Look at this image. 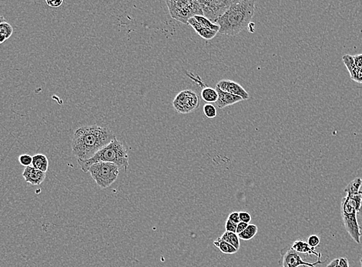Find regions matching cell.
Wrapping results in <instances>:
<instances>
[{
    "instance_id": "obj_2",
    "label": "cell",
    "mask_w": 362,
    "mask_h": 267,
    "mask_svg": "<svg viewBox=\"0 0 362 267\" xmlns=\"http://www.w3.org/2000/svg\"><path fill=\"white\" fill-rule=\"evenodd\" d=\"M254 0H235L228 10L217 19L218 33L221 35L235 36L247 28L254 15Z\"/></svg>"
},
{
    "instance_id": "obj_25",
    "label": "cell",
    "mask_w": 362,
    "mask_h": 267,
    "mask_svg": "<svg viewBox=\"0 0 362 267\" xmlns=\"http://www.w3.org/2000/svg\"><path fill=\"white\" fill-rule=\"evenodd\" d=\"M19 162L22 167H31L33 162V156L28 154H22L19 156Z\"/></svg>"
},
{
    "instance_id": "obj_8",
    "label": "cell",
    "mask_w": 362,
    "mask_h": 267,
    "mask_svg": "<svg viewBox=\"0 0 362 267\" xmlns=\"http://www.w3.org/2000/svg\"><path fill=\"white\" fill-rule=\"evenodd\" d=\"M200 102V97L195 92L185 90L176 95L173 105L177 113L187 114L198 109Z\"/></svg>"
},
{
    "instance_id": "obj_3",
    "label": "cell",
    "mask_w": 362,
    "mask_h": 267,
    "mask_svg": "<svg viewBox=\"0 0 362 267\" xmlns=\"http://www.w3.org/2000/svg\"><path fill=\"white\" fill-rule=\"evenodd\" d=\"M81 170L88 173L89 168L96 163L104 162L114 164L120 170L126 171L129 167L127 149L122 142L114 137L111 143L98 151L96 154L87 161H77Z\"/></svg>"
},
{
    "instance_id": "obj_12",
    "label": "cell",
    "mask_w": 362,
    "mask_h": 267,
    "mask_svg": "<svg viewBox=\"0 0 362 267\" xmlns=\"http://www.w3.org/2000/svg\"><path fill=\"white\" fill-rule=\"evenodd\" d=\"M216 90L218 94V99L215 103L219 109L225 108L243 100L242 98L240 96L222 91L219 87H216Z\"/></svg>"
},
{
    "instance_id": "obj_5",
    "label": "cell",
    "mask_w": 362,
    "mask_h": 267,
    "mask_svg": "<svg viewBox=\"0 0 362 267\" xmlns=\"http://www.w3.org/2000/svg\"><path fill=\"white\" fill-rule=\"evenodd\" d=\"M88 173L101 189H107L117 180L120 169L111 163L99 162L93 164Z\"/></svg>"
},
{
    "instance_id": "obj_37",
    "label": "cell",
    "mask_w": 362,
    "mask_h": 267,
    "mask_svg": "<svg viewBox=\"0 0 362 267\" xmlns=\"http://www.w3.org/2000/svg\"><path fill=\"white\" fill-rule=\"evenodd\" d=\"M7 40V38L4 35L0 33V44H3Z\"/></svg>"
},
{
    "instance_id": "obj_34",
    "label": "cell",
    "mask_w": 362,
    "mask_h": 267,
    "mask_svg": "<svg viewBox=\"0 0 362 267\" xmlns=\"http://www.w3.org/2000/svg\"><path fill=\"white\" fill-rule=\"evenodd\" d=\"M357 222H358L359 226L362 229V200L361 204H360V209H359L358 212L357 214Z\"/></svg>"
},
{
    "instance_id": "obj_9",
    "label": "cell",
    "mask_w": 362,
    "mask_h": 267,
    "mask_svg": "<svg viewBox=\"0 0 362 267\" xmlns=\"http://www.w3.org/2000/svg\"><path fill=\"white\" fill-rule=\"evenodd\" d=\"M280 258L279 265L281 267H316L318 264H323L326 261H321V256L318 257V260L315 262H307L303 260L302 258L296 251L292 248V246H287L280 252Z\"/></svg>"
},
{
    "instance_id": "obj_19",
    "label": "cell",
    "mask_w": 362,
    "mask_h": 267,
    "mask_svg": "<svg viewBox=\"0 0 362 267\" xmlns=\"http://www.w3.org/2000/svg\"><path fill=\"white\" fill-rule=\"evenodd\" d=\"M214 246L219 249L224 254H235L238 251L233 246L229 244L228 243L221 239V238L216 239L214 242Z\"/></svg>"
},
{
    "instance_id": "obj_27",
    "label": "cell",
    "mask_w": 362,
    "mask_h": 267,
    "mask_svg": "<svg viewBox=\"0 0 362 267\" xmlns=\"http://www.w3.org/2000/svg\"><path fill=\"white\" fill-rule=\"evenodd\" d=\"M237 226H238V224H236V223H233V222L230 221L229 220H227L225 225L226 231L236 233Z\"/></svg>"
},
{
    "instance_id": "obj_20",
    "label": "cell",
    "mask_w": 362,
    "mask_h": 267,
    "mask_svg": "<svg viewBox=\"0 0 362 267\" xmlns=\"http://www.w3.org/2000/svg\"><path fill=\"white\" fill-rule=\"evenodd\" d=\"M257 230H258V229H257V226L256 225L248 224L245 230L242 233L238 234V236L239 239H242V241H250L256 236L257 233Z\"/></svg>"
},
{
    "instance_id": "obj_35",
    "label": "cell",
    "mask_w": 362,
    "mask_h": 267,
    "mask_svg": "<svg viewBox=\"0 0 362 267\" xmlns=\"http://www.w3.org/2000/svg\"><path fill=\"white\" fill-rule=\"evenodd\" d=\"M353 81H355V82L359 83V84H362V70H360V69H359L358 72H357L355 78H354Z\"/></svg>"
},
{
    "instance_id": "obj_24",
    "label": "cell",
    "mask_w": 362,
    "mask_h": 267,
    "mask_svg": "<svg viewBox=\"0 0 362 267\" xmlns=\"http://www.w3.org/2000/svg\"><path fill=\"white\" fill-rule=\"evenodd\" d=\"M13 33V29L10 23H8V22L5 21V22L0 24V33L4 35V36L7 38V40H8L9 38L12 36Z\"/></svg>"
},
{
    "instance_id": "obj_21",
    "label": "cell",
    "mask_w": 362,
    "mask_h": 267,
    "mask_svg": "<svg viewBox=\"0 0 362 267\" xmlns=\"http://www.w3.org/2000/svg\"><path fill=\"white\" fill-rule=\"evenodd\" d=\"M221 239L228 243L238 250L241 247V242H240L239 237L237 233H231V232H224V234L221 236Z\"/></svg>"
},
{
    "instance_id": "obj_33",
    "label": "cell",
    "mask_w": 362,
    "mask_h": 267,
    "mask_svg": "<svg viewBox=\"0 0 362 267\" xmlns=\"http://www.w3.org/2000/svg\"><path fill=\"white\" fill-rule=\"evenodd\" d=\"M338 267H349V262L347 258H339V266Z\"/></svg>"
},
{
    "instance_id": "obj_13",
    "label": "cell",
    "mask_w": 362,
    "mask_h": 267,
    "mask_svg": "<svg viewBox=\"0 0 362 267\" xmlns=\"http://www.w3.org/2000/svg\"><path fill=\"white\" fill-rule=\"evenodd\" d=\"M188 25H191L200 37L203 38V39L206 40H212V39L215 37L216 35L217 34V32L202 27L194 17L191 18V19L188 20Z\"/></svg>"
},
{
    "instance_id": "obj_7",
    "label": "cell",
    "mask_w": 362,
    "mask_h": 267,
    "mask_svg": "<svg viewBox=\"0 0 362 267\" xmlns=\"http://www.w3.org/2000/svg\"><path fill=\"white\" fill-rule=\"evenodd\" d=\"M234 1L235 0H199L198 2L201 7L203 16L213 23H215L217 19L228 10Z\"/></svg>"
},
{
    "instance_id": "obj_31",
    "label": "cell",
    "mask_w": 362,
    "mask_h": 267,
    "mask_svg": "<svg viewBox=\"0 0 362 267\" xmlns=\"http://www.w3.org/2000/svg\"><path fill=\"white\" fill-rule=\"evenodd\" d=\"M353 59H354L356 66L358 68V69L362 70V54L354 56Z\"/></svg>"
},
{
    "instance_id": "obj_18",
    "label": "cell",
    "mask_w": 362,
    "mask_h": 267,
    "mask_svg": "<svg viewBox=\"0 0 362 267\" xmlns=\"http://www.w3.org/2000/svg\"><path fill=\"white\" fill-rule=\"evenodd\" d=\"M201 98L204 102L212 104L213 102H216L218 99V94H217V90L211 87H203L201 91Z\"/></svg>"
},
{
    "instance_id": "obj_22",
    "label": "cell",
    "mask_w": 362,
    "mask_h": 267,
    "mask_svg": "<svg viewBox=\"0 0 362 267\" xmlns=\"http://www.w3.org/2000/svg\"><path fill=\"white\" fill-rule=\"evenodd\" d=\"M196 20L200 24L202 27L205 29H208V30H214V31L219 32L220 27L219 25H217V24L213 23L212 22L209 20V19H206L203 16H194Z\"/></svg>"
},
{
    "instance_id": "obj_6",
    "label": "cell",
    "mask_w": 362,
    "mask_h": 267,
    "mask_svg": "<svg viewBox=\"0 0 362 267\" xmlns=\"http://www.w3.org/2000/svg\"><path fill=\"white\" fill-rule=\"evenodd\" d=\"M341 213H342V218L345 230L354 242L360 244L362 233L360 232V228L357 222V211L355 206L351 203L347 197L342 198V203H341Z\"/></svg>"
},
{
    "instance_id": "obj_23",
    "label": "cell",
    "mask_w": 362,
    "mask_h": 267,
    "mask_svg": "<svg viewBox=\"0 0 362 267\" xmlns=\"http://www.w3.org/2000/svg\"><path fill=\"white\" fill-rule=\"evenodd\" d=\"M203 114L205 117L209 119H213L217 117V111L216 107L211 103H206L203 105Z\"/></svg>"
},
{
    "instance_id": "obj_1",
    "label": "cell",
    "mask_w": 362,
    "mask_h": 267,
    "mask_svg": "<svg viewBox=\"0 0 362 267\" xmlns=\"http://www.w3.org/2000/svg\"><path fill=\"white\" fill-rule=\"evenodd\" d=\"M114 137L109 128L97 125L79 128L72 139V154L77 161H87L111 143Z\"/></svg>"
},
{
    "instance_id": "obj_14",
    "label": "cell",
    "mask_w": 362,
    "mask_h": 267,
    "mask_svg": "<svg viewBox=\"0 0 362 267\" xmlns=\"http://www.w3.org/2000/svg\"><path fill=\"white\" fill-rule=\"evenodd\" d=\"M292 248L295 251H296L298 253H304L306 255H315V256H322L321 253H318V252L315 250V248L313 247H311L308 245L307 243L305 241H303V239H298V241H295L294 244H292Z\"/></svg>"
},
{
    "instance_id": "obj_15",
    "label": "cell",
    "mask_w": 362,
    "mask_h": 267,
    "mask_svg": "<svg viewBox=\"0 0 362 267\" xmlns=\"http://www.w3.org/2000/svg\"><path fill=\"white\" fill-rule=\"evenodd\" d=\"M32 167L40 171L46 173L49 168V159L45 155L42 153L36 154L33 156V162H32Z\"/></svg>"
},
{
    "instance_id": "obj_36",
    "label": "cell",
    "mask_w": 362,
    "mask_h": 267,
    "mask_svg": "<svg viewBox=\"0 0 362 267\" xmlns=\"http://www.w3.org/2000/svg\"><path fill=\"white\" fill-rule=\"evenodd\" d=\"M339 259H334L327 265V267H338L339 266Z\"/></svg>"
},
{
    "instance_id": "obj_32",
    "label": "cell",
    "mask_w": 362,
    "mask_h": 267,
    "mask_svg": "<svg viewBox=\"0 0 362 267\" xmlns=\"http://www.w3.org/2000/svg\"><path fill=\"white\" fill-rule=\"evenodd\" d=\"M248 226V223H244V222H240L238 223V226H237V234H240V233H242L246 228Z\"/></svg>"
},
{
    "instance_id": "obj_10",
    "label": "cell",
    "mask_w": 362,
    "mask_h": 267,
    "mask_svg": "<svg viewBox=\"0 0 362 267\" xmlns=\"http://www.w3.org/2000/svg\"><path fill=\"white\" fill-rule=\"evenodd\" d=\"M216 87H219L222 91L226 93H231L242 98L243 100H247L249 99L248 93L241 87L238 83L229 79H222L220 82L217 83Z\"/></svg>"
},
{
    "instance_id": "obj_16",
    "label": "cell",
    "mask_w": 362,
    "mask_h": 267,
    "mask_svg": "<svg viewBox=\"0 0 362 267\" xmlns=\"http://www.w3.org/2000/svg\"><path fill=\"white\" fill-rule=\"evenodd\" d=\"M361 186L362 179L357 177L347 185L344 191L346 193L347 195H357L362 194Z\"/></svg>"
},
{
    "instance_id": "obj_28",
    "label": "cell",
    "mask_w": 362,
    "mask_h": 267,
    "mask_svg": "<svg viewBox=\"0 0 362 267\" xmlns=\"http://www.w3.org/2000/svg\"><path fill=\"white\" fill-rule=\"evenodd\" d=\"M240 221L244 222V223H248L251 221V216L249 212H239Z\"/></svg>"
},
{
    "instance_id": "obj_29",
    "label": "cell",
    "mask_w": 362,
    "mask_h": 267,
    "mask_svg": "<svg viewBox=\"0 0 362 267\" xmlns=\"http://www.w3.org/2000/svg\"><path fill=\"white\" fill-rule=\"evenodd\" d=\"M63 4V0H46V4L53 8H58Z\"/></svg>"
},
{
    "instance_id": "obj_39",
    "label": "cell",
    "mask_w": 362,
    "mask_h": 267,
    "mask_svg": "<svg viewBox=\"0 0 362 267\" xmlns=\"http://www.w3.org/2000/svg\"><path fill=\"white\" fill-rule=\"evenodd\" d=\"M4 22H5V19H4V16H0V24L3 23Z\"/></svg>"
},
{
    "instance_id": "obj_38",
    "label": "cell",
    "mask_w": 362,
    "mask_h": 267,
    "mask_svg": "<svg viewBox=\"0 0 362 267\" xmlns=\"http://www.w3.org/2000/svg\"><path fill=\"white\" fill-rule=\"evenodd\" d=\"M253 26H254V24L252 23V22H250V24H249L248 26H247V29H248L249 31L250 32V33H253Z\"/></svg>"
},
{
    "instance_id": "obj_26",
    "label": "cell",
    "mask_w": 362,
    "mask_h": 267,
    "mask_svg": "<svg viewBox=\"0 0 362 267\" xmlns=\"http://www.w3.org/2000/svg\"><path fill=\"white\" fill-rule=\"evenodd\" d=\"M320 238L319 236H317V235H312V236H309L308 239H307V244L310 246L311 247H318L320 244Z\"/></svg>"
},
{
    "instance_id": "obj_4",
    "label": "cell",
    "mask_w": 362,
    "mask_h": 267,
    "mask_svg": "<svg viewBox=\"0 0 362 267\" xmlns=\"http://www.w3.org/2000/svg\"><path fill=\"white\" fill-rule=\"evenodd\" d=\"M169 13L173 19L184 24L195 16H203L201 7L197 0H179L166 1Z\"/></svg>"
},
{
    "instance_id": "obj_30",
    "label": "cell",
    "mask_w": 362,
    "mask_h": 267,
    "mask_svg": "<svg viewBox=\"0 0 362 267\" xmlns=\"http://www.w3.org/2000/svg\"><path fill=\"white\" fill-rule=\"evenodd\" d=\"M227 220H230V221L233 222V223H236V224H238V223L241 222L240 221L239 212H231V213L229 214L228 218H227Z\"/></svg>"
},
{
    "instance_id": "obj_11",
    "label": "cell",
    "mask_w": 362,
    "mask_h": 267,
    "mask_svg": "<svg viewBox=\"0 0 362 267\" xmlns=\"http://www.w3.org/2000/svg\"><path fill=\"white\" fill-rule=\"evenodd\" d=\"M25 182L32 185H39L46 179V173L40 171L33 167H25L22 173Z\"/></svg>"
},
{
    "instance_id": "obj_40",
    "label": "cell",
    "mask_w": 362,
    "mask_h": 267,
    "mask_svg": "<svg viewBox=\"0 0 362 267\" xmlns=\"http://www.w3.org/2000/svg\"><path fill=\"white\" fill-rule=\"evenodd\" d=\"M360 265H361V267H362V256H361V258H360Z\"/></svg>"
},
{
    "instance_id": "obj_17",
    "label": "cell",
    "mask_w": 362,
    "mask_h": 267,
    "mask_svg": "<svg viewBox=\"0 0 362 267\" xmlns=\"http://www.w3.org/2000/svg\"><path fill=\"white\" fill-rule=\"evenodd\" d=\"M342 61H343L345 66H346L347 69H348V72H349L350 76H351V79L353 81V79L355 78L359 69L356 66L352 56H343V57H342Z\"/></svg>"
}]
</instances>
